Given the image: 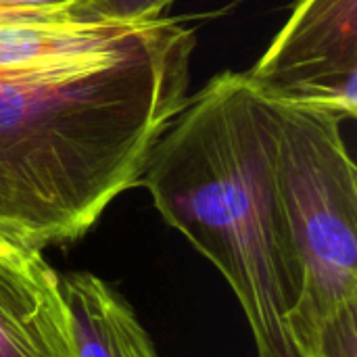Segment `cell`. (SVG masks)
<instances>
[{
  "mask_svg": "<svg viewBox=\"0 0 357 357\" xmlns=\"http://www.w3.org/2000/svg\"><path fill=\"white\" fill-rule=\"evenodd\" d=\"M197 36L159 17L117 52L0 75V226L40 249L79 241L138 186L188 102Z\"/></svg>",
  "mask_w": 357,
  "mask_h": 357,
  "instance_id": "1",
  "label": "cell"
},
{
  "mask_svg": "<svg viewBox=\"0 0 357 357\" xmlns=\"http://www.w3.org/2000/svg\"><path fill=\"white\" fill-rule=\"evenodd\" d=\"M274 149L272 102L247 73L226 71L161 132L138 184L228 280L257 357H301L284 324L299 274L276 197Z\"/></svg>",
  "mask_w": 357,
  "mask_h": 357,
  "instance_id": "2",
  "label": "cell"
},
{
  "mask_svg": "<svg viewBox=\"0 0 357 357\" xmlns=\"http://www.w3.org/2000/svg\"><path fill=\"white\" fill-rule=\"evenodd\" d=\"M272 102L274 184L299 274L284 324L299 349L333 318L357 310V172L343 115Z\"/></svg>",
  "mask_w": 357,
  "mask_h": 357,
  "instance_id": "3",
  "label": "cell"
},
{
  "mask_svg": "<svg viewBox=\"0 0 357 357\" xmlns=\"http://www.w3.org/2000/svg\"><path fill=\"white\" fill-rule=\"evenodd\" d=\"M247 77L268 100L356 119L357 0H299Z\"/></svg>",
  "mask_w": 357,
  "mask_h": 357,
  "instance_id": "4",
  "label": "cell"
},
{
  "mask_svg": "<svg viewBox=\"0 0 357 357\" xmlns=\"http://www.w3.org/2000/svg\"><path fill=\"white\" fill-rule=\"evenodd\" d=\"M0 357H77L61 276L44 255L0 259Z\"/></svg>",
  "mask_w": 357,
  "mask_h": 357,
  "instance_id": "5",
  "label": "cell"
},
{
  "mask_svg": "<svg viewBox=\"0 0 357 357\" xmlns=\"http://www.w3.org/2000/svg\"><path fill=\"white\" fill-rule=\"evenodd\" d=\"M146 23L84 17L0 25V75L38 71L117 52L134 42Z\"/></svg>",
  "mask_w": 357,
  "mask_h": 357,
  "instance_id": "6",
  "label": "cell"
},
{
  "mask_svg": "<svg viewBox=\"0 0 357 357\" xmlns=\"http://www.w3.org/2000/svg\"><path fill=\"white\" fill-rule=\"evenodd\" d=\"M77 357H159L130 303L90 272L61 276Z\"/></svg>",
  "mask_w": 357,
  "mask_h": 357,
  "instance_id": "7",
  "label": "cell"
},
{
  "mask_svg": "<svg viewBox=\"0 0 357 357\" xmlns=\"http://www.w3.org/2000/svg\"><path fill=\"white\" fill-rule=\"evenodd\" d=\"M176 0H98L96 13L107 19L115 21H128V23H140L159 19L167 6H172Z\"/></svg>",
  "mask_w": 357,
  "mask_h": 357,
  "instance_id": "8",
  "label": "cell"
},
{
  "mask_svg": "<svg viewBox=\"0 0 357 357\" xmlns=\"http://www.w3.org/2000/svg\"><path fill=\"white\" fill-rule=\"evenodd\" d=\"M96 2L98 0H0V8H10V10H46V13L84 10V13L100 17L96 13Z\"/></svg>",
  "mask_w": 357,
  "mask_h": 357,
  "instance_id": "9",
  "label": "cell"
},
{
  "mask_svg": "<svg viewBox=\"0 0 357 357\" xmlns=\"http://www.w3.org/2000/svg\"><path fill=\"white\" fill-rule=\"evenodd\" d=\"M42 251L36 243L29 238L21 236L15 230H8L0 226V259H10V261H29L36 257H42Z\"/></svg>",
  "mask_w": 357,
  "mask_h": 357,
  "instance_id": "10",
  "label": "cell"
}]
</instances>
